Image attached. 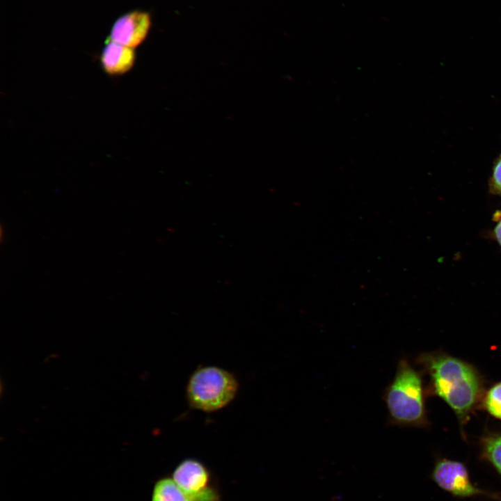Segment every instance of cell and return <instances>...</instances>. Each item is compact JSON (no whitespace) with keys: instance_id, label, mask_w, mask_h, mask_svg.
<instances>
[{"instance_id":"obj_1","label":"cell","mask_w":501,"mask_h":501,"mask_svg":"<svg viewBox=\"0 0 501 501\" xmlns=\"http://www.w3.org/2000/svg\"><path fill=\"white\" fill-rule=\"evenodd\" d=\"M418 361L429 376L431 392L452 409L462 427L482 404V375L472 365L442 352L422 353Z\"/></svg>"},{"instance_id":"obj_2","label":"cell","mask_w":501,"mask_h":501,"mask_svg":"<svg viewBox=\"0 0 501 501\" xmlns=\"http://www.w3.org/2000/svg\"><path fill=\"white\" fill-rule=\"evenodd\" d=\"M384 400L390 423L404 427L428 426L422 376L407 360L399 362L395 377L385 389Z\"/></svg>"},{"instance_id":"obj_3","label":"cell","mask_w":501,"mask_h":501,"mask_svg":"<svg viewBox=\"0 0 501 501\" xmlns=\"http://www.w3.org/2000/svg\"><path fill=\"white\" fill-rule=\"evenodd\" d=\"M238 390L239 382L233 374L217 366H202L191 374L186 397L191 408L211 413L230 404Z\"/></svg>"},{"instance_id":"obj_4","label":"cell","mask_w":501,"mask_h":501,"mask_svg":"<svg viewBox=\"0 0 501 501\" xmlns=\"http://www.w3.org/2000/svg\"><path fill=\"white\" fill-rule=\"evenodd\" d=\"M431 478L440 488L456 497L469 498L482 495L501 500L500 496L475 486L467 468L459 461L447 459L438 460L431 472Z\"/></svg>"},{"instance_id":"obj_5","label":"cell","mask_w":501,"mask_h":501,"mask_svg":"<svg viewBox=\"0 0 501 501\" xmlns=\"http://www.w3.org/2000/svg\"><path fill=\"white\" fill-rule=\"evenodd\" d=\"M172 479L192 501H217L216 492L208 486L207 468L196 459L182 461L174 470Z\"/></svg>"},{"instance_id":"obj_6","label":"cell","mask_w":501,"mask_h":501,"mask_svg":"<svg viewBox=\"0 0 501 501\" xmlns=\"http://www.w3.org/2000/svg\"><path fill=\"white\" fill-rule=\"evenodd\" d=\"M150 26V16L148 13L138 10L127 13L113 24L110 40L131 48L136 47L145 40Z\"/></svg>"},{"instance_id":"obj_7","label":"cell","mask_w":501,"mask_h":501,"mask_svg":"<svg viewBox=\"0 0 501 501\" xmlns=\"http://www.w3.org/2000/svg\"><path fill=\"white\" fill-rule=\"evenodd\" d=\"M135 61L133 48L112 40L107 42L102 55L101 63L104 71L111 75L122 74L128 72Z\"/></svg>"},{"instance_id":"obj_8","label":"cell","mask_w":501,"mask_h":501,"mask_svg":"<svg viewBox=\"0 0 501 501\" xmlns=\"http://www.w3.org/2000/svg\"><path fill=\"white\" fill-rule=\"evenodd\" d=\"M482 457L501 475V434L490 433L480 440Z\"/></svg>"},{"instance_id":"obj_9","label":"cell","mask_w":501,"mask_h":501,"mask_svg":"<svg viewBox=\"0 0 501 501\" xmlns=\"http://www.w3.org/2000/svg\"><path fill=\"white\" fill-rule=\"evenodd\" d=\"M152 501H192L170 478L159 480L153 489Z\"/></svg>"},{"instance_id":"obj_10","label":"cell","mask_w":501,"mask_h":501,"mask_svg":"<svg viewBox=\"0 0 501 501\" xmlns=\"http://www.w3.org/2000/svg\"><path fill=\"white\" fill-rule=\"evenodd\" d=\"M482 404L491 415L501 420V381L484 392Z\"/></svg>"},{"instance_id":"obj_11","label":"cell","mask_w":501,"mask_h":501,"mask_svg":"<svg viewBox=\"0 0 501 501\" xmlns=\"http://www.w3.org/2000/svg\"><path fill=\"white\" fill-rule=\"evenodd\" d=\"M493 178L495 187L501 191V158L494 168Z\"/></svg>"},{"instance_id":"obj_12","label":"cell","mask_w":501,"mask_h":501,"mask_svg":"<svg viewBox=\"0 0 501 501\" xmlns=\"http://www.w3.org/2000/svg\"><path fill=\"white\" fill-rule=\"evenodd\" d=\"M495 236L498 241L501 244V218L495 227Z\"/></svg>"}]
</instances>
